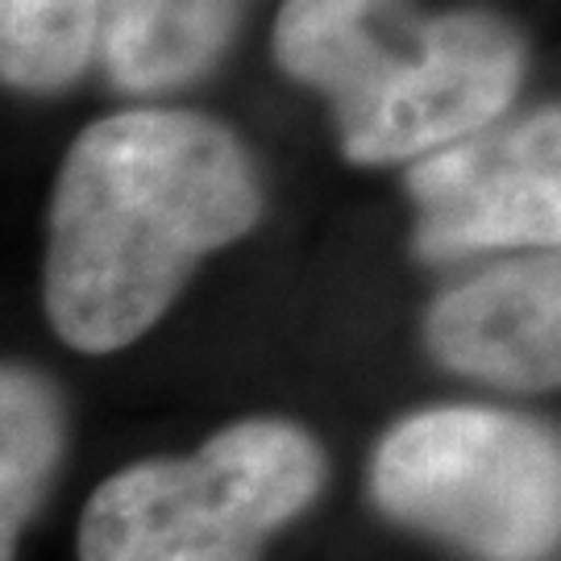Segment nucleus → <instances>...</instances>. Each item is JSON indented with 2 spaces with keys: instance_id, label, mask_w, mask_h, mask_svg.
I'll return each mask as SVG.
<instances>
[{
  "instance_id": "1",
  "label": "nucleus",
  "mask_w": 561,
  "mask_h": 561,
  "mask_svg": "<svg viewBox=\"0 0 561 561\" xmlns=\"http://www.w3.org/2000/svg\"><path fill=\"white\" fill-rule=\"evenodd\" d=\"M259 217V167L229 125L192 108L92 121L50 201L46 317L80 354L125 350L162 321L208 254Z\"/></svg>"
},
{
  "instance_id": "2",
  "label": "nucleus",
  "mask_w": 561,
  "mask_h": 561,
  "mask_svg": "<svg viewBox=\"0 0 561 561\" xmlns=\"http://www.w3.org/2000/svg\"><path fill=\"white\" fill-rule=\"evenodd\" d=\"M321 442L296 421L250 416L187 458L134 461L92 491L80 561H259L324 486Z\"/></svg>"
},
{
  "instance_id": "3",
  "label": "nucleus",
  "mask_w": 561,
  "mask_h": 561,
  "mask_svg": "<svg viewBox=\"0 0 561 561\" xmlns=\"http://www.w3.org/2000/svg\"><path fill=\"white\" fill-rule=\"evenodd\" d=\"M370 495L387 520L470 561H553L561 541L558 433L503 408H424L375 445Z\"/></svg>"
},
{
  "instance_id": "4",
  "label": "nucleus",
  "mask_w": 561,
  "mask_h": 561,
  "mask_svg": "<svg viewBox=\"0 0 561 561\" xmlns=\"http://www.w3.org/2000/svg\"><path fill=\"white\" fill-rule=\"evenodd\" d=\"M524 42L512 21L461 9L416 25V50L387 46L375 83L345 121L341 150L362 167L416 162L491 129L516 101Z\"/></svg>"
},
{
  "instance_id": "5",
  "label": "nucleus",
  "mask_w": 561,
  "mask_h": 561,
  "mask_svg": "<svg viewBox=\"0 0 561 561\" xmlns=\"http://www.w3.org/2000/svg\"><path fill=\"white\" fill-rule=\"evenodd\" d=\"M416 254L449 262L482 250L561 241V117L549 104L512 129H482L408 171Z\"/></svg>"
},
{
  "instance_id": "6",
  "label": "nucleus",
  "mask_w": 561,
  "mask_h": 561,
  "mask_svg": "<svg viewBox=\"0 0 561 561\" xmlns=\"http://www.w3.org/2000/svg\"><path fill=\"white\" fill-rule=\"evenodd\" d=\"M424 341L454 375L500 391H553L561 379L558 254L503 262L442 291L424 317Z\"/></svg>"
},
{
  "instance_id": "7",
  "label": "nucleus",
  "mask_w": 561,
  "mask_h": 561,
  "mask_svg": "<svg viewBox=\"0 0 561 561\" xmlns=\"http://www.w3.org/2000/svg\"><path fill=\"white\" fill-rule=\"evenodd\" d=\"M245 0H96V50L108 83L162 96L204 80L233 42Z\"/></svg>"
},
{
  "instance_id": "8",
  "label": "nucleus",
  "mask_w": 561,
  "mask_h": 561,
  "mask_svg": "<svg viewBox=\"0 0 561 561\" xmlns=\"http://www.w3.org/2000/svg\"><path fill=\"white\" fill-rule=\"evenodd\" d=\"M67 454V403L55 379L0 362V561H13Z\"/></svg>"
},
{
  "instance_id": "9",
  "label": "nucleus",
  "mask_w": 561,
  "mask_h": 561,
  "mask_svg": "<svg viewBox=\"0 0 561 561\" xmlns=\"http://www.w3.org/2000/svg\"><path fill=\"white\" fill-rule=\"evenodd\" d=\"M391 0H283L275 59L291 80L324 92L333 117H345L379 76L387 42L379 13Z\"/></svg>"
},
{
  "instance_id": "10",
  "label": "nucleus",
  "mask_w": 561,
  "mask_h": 561,
  "mask_svg": "<svg viewBox=\"0 0 561 561\" xmlns=\"http://www.w3.org/2000/svg\"><path fill=\"white\" fill-rule=\"evenodd\" d=\"M96 50V0H0V83L55 96Z\"/></svg>"
}]
</instances>
